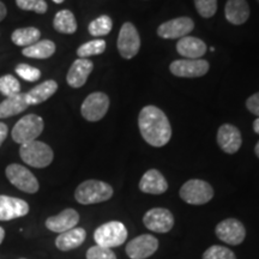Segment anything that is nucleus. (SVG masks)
Masks as SVG:
<instances>
[{
	"instance_id": "1",
	"label": "nucleus",
	"mask_w": 259,
	"mask_h": 259,
	"mask_svg": "<svg viewBox=\"0 0 259 259\" xmlns=\"http://www.w3.org/2000/svg\"><path fill=\"white\" fill-rule=\"evenodd\" d=\"M138 126L142 137L151 147L161 148L171 138V126L167 115L156 106H145L139 113Z\"/></svg>"
},
{
	"instance_id": "2",
	"label": "nucleus",
	"mask_w": 259,
	"mask_h": 259,
	"mask_svg": "<svg viewBox=\"0 0 259 259\" xmlns=\"http://www.w3.org/2000/svg\"><path fill=\"white\" fill-rule=\"evenodd\" d=\"M113 196V187L101 180L83 181L74 191V198L79 204L90 205L106 202Z\"/></svg>"
},
{
	"instance_id": "3",
	"label": "nucleus",
	"mask_w": 259,
	"mask_h": 259,
	"mask_svg": "<svg viewBox=\"0 0 259 259\" xmlns=\"http://www.w3.org/2000/svg\"><path fill=\"white\" fill-rule=\"evenodd\" d=\"M19 156L28 166L34 168H46L53 161L54 154L48 144L40 141H32L21 145Z\"/></svg>"
},
{
	"instance_id": "4",
	"label": "nucleus",
	"mask_w": 259,
	"mask_h": 259,
	"mask_svg": "<svg viewBox=\"0 0 259 259\" xmlns=\"http://www.w3.org/2000/svg\"><path fill=\"white\" fill-rule=\"evenodd\" d=\"M127 229L125 225L119 221L103 223L94 233V240L97 246L106 248L118 247L127 239Z\"/></svg>"
},
{
	"instance_id": "5",
	"label": "nucleus",
	"mask_w": 259,
	"mask_h": 259,
	"mask_svg": "<svg viewBox=\"0 0 259 259\" xmlns=\"http://www.w3.org/2000/svg\"><path fill=\"white\" fill-rule=\"evenodd\" d=\"M45 127L44 119L36 114H27L16 122L12 128V139L17 144H25L36 141Z\"/></svg>"
},
{
	"instance_id": "6",
	"label": "nucleus",
	"mask_w": 259,
	"mask_h": 259,
	"mask_svg": "<svg viewBox=\"0 0 259 259\" xmlns=\"http://www.w3.org/2000/svg\"><path fill=\"white\" fill-rule=\"evenodd\" d=\"M180 197L192 205H203L212 199L213 189L206 181L191 179L181 186Z\"/></svg>"
},
{
	"instance_id": "7",
	"label": "nucleus",
	"mask_w": 259,
	"mask_h": 259,
	"mask_svg": "<svg viewBox=\"0 0 259 259\" xmlns=\"http://www.w3.org/2000/svg\"><path fill=\"white\" fill-rule=\"evenodd\" d=\"M5 174L12 185L25 193H36L40 189V184H38L36 177L27 167L22 166V164H9L6 167Z\"/></svg>"
},
{
	"instance_id": "8",
	"label": "nucleus",
	"mask_w": 259,
	"mask_h": 259,
	"mask_svg": "<svg viewBox=\"0 0 259 259\" xmlns=\"http://www.w3.org/2000/svg\"><path fill=\"white\" fill-rule=\"evenodd\" d=\"M109 108V97L105 93H92L85 97L80 107V113L85 120L95 122L101 120Z\"/></svg>"
},
{
	"instance_id": "9",
	"label": "nucleus",
	"mask_w": 259,
	"mask_h": 259,
	"mask_svg": "<svg viewBox=\"0 0 259 259\" xmlns=\"http://www.w3.org/2000/svg\"><path fill=\"white\" fill-rule=\"evenodd\" d=\"M118 51L124 59H132L138 54L141 48V38L137 29L132 23L126 22L119 31Z\"/></svg>"
},
{
	"instance_id": "10",
	"label": "nucleus",
	"mask_w": 259,
	"mask_h": 259,
	"mask_svg": "<svg viewBox=\"0 0 259 259\" xmlns=\"http://www.w3.org/2000/svg\"><path fill=\"white\" fill-rule=\"evenodd\" d=\"M210 65L203 59H181L170 64V72L183 78H197L208 73Z\"/></svg>"
},
{
	"instance_id": "11",
	"label": "nucleus",
	"mask_w": 259,
	"mask_h": 259,
	"mask_svg": "<svg viewBox=\"0 0 259 259\" xmlns=\"http://www.w3.org/2000/svg\"><path fill=\"white\" fill-rule=\"evenodd\" d=\"M216 235L220 240L228 245H240L245 240L246 229L242 223L236 219L223 220L216 226Z\"/></svg>"
},
{
	"instance_id": "12",
	"label": "nucleus",
	"mask_w": 259,
	"mask_h": 259,
	"mask_svg": "<svg viewBox=\"0 0 259 259\" xmlns=\"http://www.w3.org/2000/svg\"><path fill=\"white\" fill-rule=\"evenodd\" d=\"M158 248V240L154 235L143 234L132 239L126 246V254L131 259H145L153 255Z\"/></svg>"
},
{
	"instance_id": "13",
	"label": "nucleus",
	"mask_w": 259,
	"mask_h": 259,
	"mask_svg": "<svg viewBox=\"0 0 259 259\" xmlns=\"http://www.w3.org/2000/svg\"><path fill=\"white\" fill-rule=\"evenodd\" d=\"M143 223L151 232L168 233L174 226V216L168 209L154 208L145 212Z\"/></svg>"
},
{
	"instance_id": "14",
	"label": "nucleus",
	"mask_w": 259,
	"mask_h": 259,
	"mask_svg": "<svg viewBox=\"0 0 259 259\" xmlns=\"http://www.w3.org/2000/svg\"><path fill=\"white\" fill-rule=\"evenodd\" d=\"M194 22L190 17H179L162 23L157 29V35L162 38H181L185 37L193 30Z\"/></svg>"
},
{
	"instance_id": "15",
	"label": "nucleus",
	"mask_w": 259,
	"mask_h": 259,
	"mask_svg": "<svg viewBox=\"0 0 259 259\" xmlns=\"http://www.w3.org/2000/svg\"><path fill=\"white\" fill-rule=\"evenodd\" d=\"M28 212L29 204L25 200L5 194L0 196V221H11L23 218Z\"/></svg>"
},
{
	"instance_id": "16",
	"label": "nucleus",
	"mask_w": 259,
	"mask_h": 259,
	"mask_svg": "<svg viewBox=\"0 0 259 259\" xmlns=\"http://www.w3.org/2000/svg\"><path fill=\"white\" fill-rule=\"evenodd\" d=\"M218 143L219 147L227 154L238 153L242 144L239 128L232 124H223L218 131Z\"/></svg>"
},
{
	"instance_id": "17",
	"label": "nucleus",
	"mask_w": 259,
	"mask_h": 259,
	"mask_svg": "<svg viewBox=\"0 0 259 259\" xmlns=\"http://www.w3.org/2000/svg\"><path fill=\"white\" fill-rule=\"evenodd\" d=\"M94 70V64L92 60L83 59V58H78L77 60L73 61L71 65L69 72L66 76V82L71 88L78 89L82 88L84 84L88 80L90 73Z\"/></svg>"
},
{
	"instance_id": "18",
	"label": "nucleus",
	"mask_w": 259,
	"mask_h": 259,
	"mask_svg": "<svg viewBox=\"0 0 259 259\" xmlns=\"http://www.w3.org/2000/svg\"><path fill=\"white\" fill-rule=\"evenodd\" d=\"M79 213L74 209H65L59 215L51 216L46 220V227L54 233H61L70 231L78 225Z\"/></svg>"
},
{
	"instance_id": "19",
	"label": "nucleus",
	"mask_w": 259,
	"mask_h": 259,
	"mask_svg": "<svg viewBox=\"0 0 259 259\" xmlns=\"http://www.w3.org/2000/svg\"><path fill=\"white\" fill-rule=\"evenodd\" d=\"M139 190L149 194H162L168 190V184L161 171L149 169L139 181Z\"/></svg>"
},
{
	"instance_id": "20",
	"label": "nucleus",
	"mask_w": 259,
	"mask_h": 259,
	"mask_svg": "<svg viewBox=\"0 0 259 259\" xmlns=\"http://www.w3.org/2000/svg\"><path fill=\"white\" fill-rule=\"evenodd\" d=\"M177 51L185 59H200L206 53V45L198 37H181L177 44Z\"/></svg>"
},
{
	"instance_id": "21",
	"label": "nucleus",
	"mask_w": 259,
	"mask_h": 259,
	"mask_svg": "<svg viewBox=\"0 0 259 259\" xmlns=\"http://www.w3.org/2000/svg\"><path fill=\"white\" fill-rule=\"evenodd\" d=\"M57 90L58 83L56 80H45V82L40 83L38 85L29 90L28 93H25V99H27L29 106L40 105V103H44L50 97L53 96L57 93Z\"/></svg>"
},
{
	"instance_id": "22",
	"label": "nucleus",
	"mask_w": 259,
	"mask_h": 259,
	"mask_svg": "<svg viewBox=\"0 0 259 259\" xmlns=\"http://www.w3.org/2000/svg\"><path fill=\"white\" fill-rule=\"evenodd\" d=\"M225 14L229 23L234 25L244 24L250 17V6L246 0H228Z\"/></svg>"
},
{
	"instance_id": "23",
	"label": "nucleus",
	"mask_w": 259,
	"mask_h": 259,
	"mask_svg": "<svg viewBox=\"0 0 259 259\" xmlns=\"http://www.w3.org/2000/svg\"><path fill=\"white\" fill-rule=\"evenodd\" d=\"M87 232L84 228H74L70 229V231L64 232L59 234V236L56 239V246L60 251H70L73 248L79 247L80 245L85 241Z\"/></svg>"
},
{
	"instance_id": "24",
	"label": "nucleus",
	"mask_w": 259,
	"mask_h": 259,
	"mask_svg": "<svg viewBox=\"0 0 259 259\" xmlns=\"http://www.w3.org/2000/svg\"><path fill=\"white\" fill-rule=\"evenodd\" d=\"M29 107L25 93H19L18 95L6 97L4 101L0 102V119L11 118L24 112Z\"/></svg>"
},
{
	"instance_id": "25",
	"label": "nucleus",
	"mask_w": 259,
	"mask_h": 259,
	"mask_svg": "<svg viewBox=\"0 0 259 259\" xmlns=\"http://www.w3.org/2000/svg\"><path fill=\"white\" fill-rule=\"evenodd\" d=\"M56 44L51 40H40L29 47H24L22 54L32 59H48L56 53Z\"/></svg>"
},
{
	"instance_id": "26",
	"label": "nucleus",
	"mask_w": 259,
	"mask_h": 259,
	"mask_svg": "<svg viewBox=\"0 0 259 259\" xmlns=\"http://www.w3.org/2000/svg\"><path fill=\"white\" fill-rule=\"evenodd\" d=\"M41 31L35 27L18 28L12 32L11 40L18 47H29L40 41Z\"/></svg>"
},
{
	"instance_id": "27",
	"label": "nucleus",
	"mask_w": 259,
	"mask_h": 259,
	"mask_svg": "<svg viewBox=\"0 0 259 259\" xmlns=\"http://www.w3.org/2000/svg\"><path fill=\"white\" fill-rule=\"evenodd\" d=\"M53 27L61 34H73L77 30L76 17L70 10H61L53 19Z\"/></svg>"
},
{
	"instance_id": "28",
	"label": "nucleus",
	"mask_w": 259,
	"mask_h": 259,
	"mask_svg": "<svg viewBox=\"0 0 259 259\" xmlns=\"http://www.w3.org/2000/svg\"><path fill=\"white\" fill-rule=\"evenodd\" d=\"M106 51V41L102 38H95L87 44H83L82 46L78 47L77 50V56L83 59H88L89 57L100 56Z\"/></svg>"
},
{
	"instance_id": "29",
	"label": "nucleus",
	"mask_w": 259,
	"mask_h": 259,
	"mask_svg": "<svg viewBox=\"0 0 259 259\" xmlns=\"http://www.w3.org/2000/svg\"><path fill=\"white\" fill-rule=\"evenodd\" d=\"M113 28V22L109 16H100L96 19L90 22L88 30L90 32V35L95 37H100V36H105V35H108L111 32Z\"/></svg>"
},
{
	"instance_id": "30",
	"label": "nucleus",
	"mask_w": 259,
	"mask_h": 259,
	"mask_svg": "<svg viewBox=\"0 0 259 259\" xmlns=\"http://www.w3.org/2000/svg\"><path fill=\"white\" fill-rule=\"evenodd\" d=\"M21 93V84L12 74H5L0 77V94L5 97H12Z\"/></svg>"
},
{
	"instance_id": "31",
	"label": "nucleus",
	"mask_w": 259,
	"mask_h": 259,
	"mask_svg": "<svg viewBox=\"0 0 259 259\" xmlns=\"http://www.w3.org/2000/svg\"><path fill=\"white\" fill-rule=\"evenodd\" d=\"M203 259H236L234 252L225 246L213 245L204 252Z\"/></svg>"
},
{
	"instance_id": "32",
	"label": "nucleus",
	"mask_w": 259,
	"mask_h": 259,
	"mask_svg": "<svg viewBox=\"0 0 259 259\" xmlns=\"http://www.w3.org/2000/svg\"><path fill=\"white\" fill-rule=\"evenodd\" d=\"M16 73L27 82H37L41 78V71L28 64H19L16 66Z\"/></svg>"
},
{
	"instance_id": "33",
	"label": "nucleus",
	"mask_w": 259,
	"mask_h": 259,
	"mask_svg": "<svg viewBox=\"0 0 259 259\" xmlns=\"http://www.w3.org/2000/svg\"><path fill=\"white\" fill-rule=\"evenodd\" d=\"M16 5L24 11H34L40 15L46 14L48 9L45 0H16Z\"/></svg>"
},
{
	"instance_id": "34",
	"label": "nucleus",
	"mask_w": 259,
	"mask_h": 259,
	"mask_svg": "<svg viewBox=\"0 0 259 259\" xmlns=\"http://www.w3.org/2000/svg\"><path fill=\"white\" fill-rule=\"evenodd\" d=\"M198 14L204 18H210L218 11V0H194Z\"/></svg>"
},
{
	"instance_id": "35",
	"label": "nucleus",
	"mask_w": 259,
	"mask_h": 259,
	"mask_svg": "<svg viewBox=\"0 0 259 259\" xmlns=\"http://www.w3.org/2000/svg\"><path fill=\"white\" fill-rule=\"evenodd\" d=\"M87 259H116V255L111 248L96 245L87 251Z\"/></svg>"
},
{
	"instance_id": "36",
	"label": "nucleus",
	"mask_w": 259,
	"mask_h": 259,
	"mask_svg": "<svg viewBox=\"0 0 259 259\" xmlns=\"http://www.w3.org/2000/svg\"><path fill=\"white\" fill-rule=\"evenodd\" d=\"M246 107L252 114L257 115L259 118V93H255L248 97L247 101H246Z\"/></svg>"
},
{
	"instance_id": "37",
	"label": "nucleus",
	"mask_w": 259,
	"mask_h": 259,
	"mask_svg": "<svg viewBox=\"0 0 259 259\" xmlns=\"http://www.w3.org/2000/svg\"><path fill=\"white\" fill-rule=\"evenodd\" d=\"M9 135V127L8 125L4 124V122H0V147H2L4 141L8 137Z\"/></svg>"
},
{
	"instance_id": "38",
	"label": "nucleus",
	"mask_w": 259,
	"mask_h": 259,
	"mask_svg": "<svg viewBox=\"0 0 259 259\" xmlns=\"http://www.w3.org/2000/svg\"><path fill=\"white\" fill-rule=\"evenodd\" d=\"M6 15H8V9H6L4 3L0 2V22L6 17Z\"/></svg>"
},
{
	"instance_id": "39",
	"label": "nucleus",
	"mask_w": 259,
	"mask_h": 259,
	"mask_svg": "<svg viewBox=\"0 0 259 259\" xmlns=\"http://www.w3.org/2000/svg\"><path fill=\"white\" fill-rule=\"evenodd\" d=\"M253 130L255 134L259 135V118L255 119V120L253 121Z\"/></svg>"
},
{
	"instance_id": "40",
	"label": "nucleus",
	"mask_w": 259,
	"mask_h": 259,
	"mask_svg": "<svg viewBox=\"0 0 259 259\" xmlns=\"http://www.w3.org/2000/svg\"><path fill=\"white\" fill-rule=\"evenodd\" d=\"M4 238H5V231H4V228H2V227H0V244H2L3 240H4Z\"/></svg>"
},
{
	"instance_id": "41",
	"label": "nucleus",
	"mask_w": 259,
	"mask_h": 259,
	"mask_svg": "<svg viewBox=\"0 0 259 259\" xmlns=\"http://www.w3.org/2000/svg\"><path fill=\"white\" fill-rule=\"evenodd\" d=\"M254 153H255V155H257V156L259 157V142L257 144H255V148H254Z\"/></svg>"
},
{
	"instance_id": "42",
	"label": "nucleus",
	"mask_w": 259,
	"mask_h": 259,
	"mask_svg": "<svg viewBox=\"0 0 259 259\" xmlns=\"http://www.w3.org/2000/svg\"><path fill=\"white\" fill-rule=\"evenodd\" d=\"M54 3H56V4H61V3H64L65 0H53Z\"/></svg>"
},
{
	"instance_id": "43",
	"label": "nucleus",
	"mask_w": 259,
	"mask_h": 259,
	"mask_svg": "<svg viewBox=\"0 0 259 259\" xmlns=\"http://www.w3.org/2000/svg\"><path fill=\"white\" fill-rule=\"evenodd\" d=\"M257 2H258V3H259V0H257Z\"/></svg>"
},
{
	"instance_id": "44",
	"label": "nucleus",
	"mask_w": 259,
	"mask_h": 259,
	"mask_svg": "<svg viewBox=\"0 0 259 259\" xmlns=\"http://www.w3.org/2000/svg\"><path fill=\"white\" fill-rule=\"evenodd\" d=\"M22 259H25V258H22Z\"/></svg>"
}]
</instances>
